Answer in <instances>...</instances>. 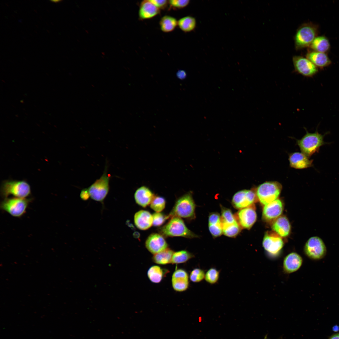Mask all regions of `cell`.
Listing matches in <instances>:
<instances>
[{"label": "cell", "instance_id": "obj_25", "mask_svg": "<svg viewBox=\"0 0 339 339\" xmlns=\"http://www.w3.org/2000/svg\"><path fill=\"white\" fill-rule=\"evenodd\" d=\"M309 47L312 51L326 53L330 50L331 45L329 40L325 36H318L314 40Z\"/></svg>", "mask_w": 339, "mask_h": 339}, {"label": "cell", "instance_id": "obj_35", "mask_svg": "<svg viewBox=\"0 0 339 339\" xmlns=\"http://www.w3.org/2000/svg\"><path fill=\"white\" fill-rule=\"evenodd\" d=\"M204 271L199 268H195L191 272L190 275V280L194 282L201 281L205 277Z\"/></svg>", "mask_w": 339, "mask_h": 339}, {"label": "cell", "instance_id": "obj_3", "mask_svg": "<svg viewBox=\"0 0 339 339\" xmlns=\"http://www.w3.org/2000/svg\"><path fill=\"white\" fill-rule=\"evenodd\" d=\"M0 193L4 199L13 196V197L27 198L31 194L30 185L24 180H6L3 181Z\"/></svg>", "mask_w": 339, "mask_h": 339}, {"label": "cell", "instance_id": "obj_19", "mask_svg": "<svg viewBox=\"0 0 339 339\" xmlns=\"http://www.w3.org/2000/svg\"><path fill=\"white\" fill-rule=\"evenodd\" d=\"M160 9L149 0L143 1L140 5L138 16L141 20L152 18L159 14Z\"/></svg>", "mask_w": 339, "mask_h": 339}, {"label": "cell", "instance_id": "obj_24", "mask_svg": "<svg viewBox=\"0 0 339 339\" xmlns=\"http://www.w3.org/2000/svg\"><path fill=\"white\" fill-rule=\"evenodd\" d=\"M209 231L214 237L220 236L223 233L221 216L216 212L210 213L208 217Z\"/></svg>", "mask_w": 339, "mask_h": 339}, {"label": "cell", "instance_id": "obj_33", "mask_svg": "<svg viewBox=\"0 0 339 339\" xmlns=\"http://www.w3.org/2000/svg\"><path fill=\"white\" fill-rule=\"evenodd\" d=\"M166 201L161 196H155L150 204L151 208L156 212H160L165 208Z\"/></svg>", "mask_w": 339, "mask_h": 339}, {"label": "cell", "instance_id": "obj_14", "mask_svg": "<svg viewBox=\"0 0 339 339\" xmlns=\"http://www.w3.org/2000/svg\"><path fill=\"white\" fill-rule=\"evenodd\" d=\"M283 210L282 201L279 199L265 205L262 212V218L266 222L272 223L280 216Z\"/></svg>", "mask_w": 339, "mask_h": 339}, {"label": "cell", "instance_id": "obj_22", "mask_svg": "<svg viewBox=\"0 0 339 339\" xmlns=\"http://www.w3.org/2000/svg\"><path fill=\"white\" fill-rule=\"evenodd\" d=\"M306 57L310 61L318 68L321 69L329 66L331 62L326 53L313 51H309Z\"/></svg>", "mask_w": 339, "mask_h": 339}, {"label": "cell", "instance_id": "obj_34", "mask_svg": "<svg viewBox=\"0 0 339 339\" xmlns=\"http://www.w3.org/2000/svg\"><path fill=\"white\" fill-rule=\"evenodd\" d=\"M219 272L215 268H211L206 272L205 278L206 281L210 284H214L218 281Z\"/></svg>", "mask_w": 339, "mask_h": 339}, {"label": "cell", "instance_id": "obj_42", "mask_svg": "<svg viewBox=\"0 0 339 339\" xmlns=\"http://www.w3.org/2000/svg\"><path fill=\"white\" fill-rule=\"evenodd\" d=\"M52 1V2H58L59 1H59V0H53H53H52V1Z\"/></svg>", "mask_w": 339, "mask_h": 339}, {"label": "cell", "instance_id": "obj_11", "mask_svg": "<svg viewBox=\"0 0 339 339\" xmlns=\"http://www.w3.org/2000/svg\"><path fill=\"white\" fill-rule=\"evenodd\" d=\"M281 237L274 231H268L265 234L262 245L265 250L272 255L278 254L283 246Z\"/></svg>", "mask_w": 339, "mask_h": 339}, {"label": "cell", "instance_id": "obj_6", "mask_svg": "<svg viewBox=\"0 0 339 339\" xmlns=\"http://www.w3.org/2000/svg\"><path fill=\"white\" fill-rule=\"evenodd\" d=\"M32 201L31 198L8 197L1 202L0 208L13 217L19 218L25 213Z\"/></svg>", "mask_w": 339, "mask_h": 339}, {"label": "cell", "instance_id": "obj_7", "mask_svg": "<svg viewBox=\"0 0 339 339\" xmlns=\"http://www.w3.org/2000/svg\"><path fill=\"white\" fill-rule=\"evenodd\" d=\"M282 189V185L276 181H266L256 188L257 198L265 205L277 199Z\"/></svg>", "mask_w": 339, "mask_h": 339}, {"label": "cell", "instance_id": "obj_23", "mask_svg": "<svg viewBox=\"0 0 339 339\" xmlns=\"http://www.w3.org/2000/svg\"><path fill=\"white\" fill-rule=\"evenodd\" d=\"M272 228L273 231L281 237H285L289 234L291 226L288 218L284 216H280L272 223Z\"/></svg>", "mask_w": 339, "mask_h": 339}, {"label": "cell", "instance_id": "obj_43", "mask_svg": "<svg viewBox=\"0 0 339 339\" xmlns=\"http://www.w3.org/2000/svg\"><path fill=\"white\" fill-rule=\"evenodd\" d=\"M264 339H268V338H267V336H265V337H264Z\"/></svg>", "mask_w": 339, "mask_h": 339}, {"label": "cell", "instance_id": "obj_40", "mask_svg": "<svg viewBox=\"0 0 339 339\" xmlns=\"http://www.w3.org/2000/svg\"><path fill=\"white\" fill-rule=\"evenodd\" d=\"M177 75L178 78H183L186 77V73L185 71L180 70L178 71L177 73Z\"/></svg>", "mask_w": 339, "mask_h": 339}, {"label": "cell", "instance_id": "obj_2", "mask_svg": "<svg viewBox=\"0 0 339 339\" xmlns=\"http://www.w3.org/2000/svg\"><path fill=\"white\" fill-rule=\"evenodd\" d=\"M159 232L164 237H182L191 239L198 237L186 226L181 218L173 217L165 225L160 228Z\"/></svg>", "mask_w": 339, "mask_h": 339}, {"label": "cell", "instance_id": "obj_26", "mask_svg": "<svg viewBox=\"0 0 339 339\" xmlns=\"http://www.w3.org/2000/svg\"><path fill=\"white\" fill-rule=\"evenodd\" d=\"M168 271L158 266H151L147 272V275L150 280L154 283H159L162 280Z\"/></svg>", "mask_w": 339, "mask_h": 339}, {"label": "cell", "instance_id": "obj_41", "mask_svg": "<svg viewBox=\"0 0 339 339\" xmlns=\"http://www.w3.org/2000/svg\"><path fill=\"white\" fill-rule=\"evenodd\" d=\"M328 339H339V333L332 335Z\"/></svg>", "mask_w": 339, "mask_h": 339}, {"label": "cell", "instance_id": "obj_1", "mask_svg": "<svg viewBox=\"0 0 339 339\" xmlns=\"http://www.w3.org/2000/svg\"><path fill=\"white\" fill-rule=\"evenodd\" d=\"M195 208L196 204L192 193L189 192L177 199L167 216L168 219L176 216L191 220L195 218Z\"/></svg>", "mask_w": 339, "mask_h": 339}, {"label": "cell", "instance_id": "obj_5", "mask_svg": "<svg viewBox=\"0 0 339 339\" xmlns=\"http://www.w3.org/2000/svg\"><path fill=\"white\" fill-rule=\"evenodd\" d=\"M306 132L305 135L297 142L302 153L309 157L327 143L324 140L325 135L319 133L317 130L313 133L309 132L306 130Z\"/></svg>", "mask_w": 339, "mask_h": 339}, {"label": "cell", "instance_id": "obj_17", "mask_svg": "<svg viewBox=\"0 0 339 339\" xmlns=\"http://www.w3.org/2000/svg\"><path fill=\"white\" fill-rule=\"evenodd\" d=\"M289 161L291 167L302 169L312 167L313 160L302 153L295 152L289 155Z\"/></svg>", "mask_w": 339, "mask_h": 339}, {"label": "cell", "instance_id": "obj_28", "mask_svg": "<svg viewBox=\"0 0 339 339\" xmlns=\"http://www.w3.org/2000/svg\"><path fill=\"white\" fill-rule=\"evenodd\" d=\"M174 253L173 250L168 248L154 255L152 257L153 261L156 264L162 265L171 263Z\"/></svg>", "mask_w": 339, "mask_h": 339}, {"label": "cell", "instance_id": "obj_29", "mask_svg": "<svg viewBox=\"0 0 339 339\" xmlns=\"http://www.w3.org/2000/svg\"><path fill=\"white\" fill-rule=\"evenodd\" d=\"M159 24L162 31L165 33H168L175 30L178 25V21L173 17L165 15L161 19Z\"/></svg>", "mask_w": 339, "mask_h": 339}, {"label": "cell", "instance_id": "obj_37", "mask_svg": "<svg viewBox=\"0 0 339 339\" xmlns=\"http://www.w3.org/2000/svg\"><path fill=\"white\" fill-rule=\"evenodd\" d=\"M189 0H169L170 8L174 9H180L187 7L190 3Z\"/></svg>", "mask_w": 339, "mask_h": 339}, {"label": "cell", "instance_id": "obj_18", "mask_svg": "<svg viewBox=\"0 0 339 339\" xmlns=\"http://www.w3.org/2000/svg\"><path fill=\"white\" fill-rule=\"evenodd\" d=\"M302 263V258L299 255L295 252L291 253L284 259L283 262L284 270L288 273L294 272L300 267Z\"/></svg>", "mask_w": 339, "mask_h": 339}, {"label": "cell", "instance_id": "obj_32", "mask_svg": "<svg viewBox=\"0 0 339 339\" xmlns=\"http://www.w3.org/2000/svg\"><path fill=\"white\" fill-rule=\"evenodd\" d=\"M222 224H230L238 222L231 210L220 205Z\"/></svg>", "mask_w": 339, "mask_h": 339}, {"label": "cell", "instance_id": "obj_21", "mask_svg": "<svg viewBox=\"0 0 339 339\" xmlns=\"http://www.w3.org/2000/svg\"><path fill=\"white\" fill-rule=\"evenodd\" d=\"M134 223L138 229L145 230L153 225V216L149 212L141 210L136 212L134 217Z\"/></svg>", "mask_w": 339, "mask_h": 339}, {"label": "cell", "instance_id": "obj_38", "mask_svg": "<svg viewBox=\"0 0 339 339\" xmlns=\"http://www.w3.org/2000/svg\"><path fill=\"white\" fill-rule=\"evenodd\" d=\"M157 7L160 9H164L168 4L169 1L167 0H149Z\"/></svg>", "mask_w": 339, "mask_h": 339}, {"label": "cell", "instance_id": "obj_8", "mask_svg": "<svg viewBox=\"0 0 339 339\" xmlns=\"http://www.w3.org/2000/svg\"><path fill=\"white\" fill-rule=\"evenodd\" d=\"M109 180L106 167L101 177L86 188L89 197L94 201L103 203L109 191Z\"/></svg>", "mask_w": 339, "mask_h": 339}, {"label": "cell", "instance_id": "obj_9", "mask_svg": "<svg viewBox=\"0 0 339 339\" xmlns=\"http://www.w3.org/2000/svg\"><path fill=\"white\" fill-rule=\"evenodd\" d=\"M304 252L309 258L313 260H320L326 256L327 250L323 240L318 236L309 238L304 247Z\"/></svg>", "mask_w": 339, "mask_h": 339}, {"label": "cell", "instance_id": "obj_36", "mask_svg": "<svg viewBox=\"0 0 339 339\" xmlns=\"http://www.w3.org/2000/svg\"><path fill=\"white\" fill-rule=\"evenodd\" d=\"M153 225L154 226H159L161 225L168 219L167 216H165L160 212H156L152 215Z\"/></svg>", "mask_w": 339, "mask_h": 339}, {"label": "cell", "instance_id": "obj_13", "mask_svg": "<svg viewBox=\"0 0 339 339\" xmlns=\"http://www.w3.org/2000/svg\"><path fill=\"white\" fill-rule=\"evenodd\" d=\"M256 198V194L253 191L243 190L237 192L234 195L232 203L235 208L241 209L253 204Z\"/></svg>", "mask_w": 339, "mask_h": 339}, {"label": "cell", "instance_id": "obj_15", "mask_svg": "<svg viewBox=\"0 0 339 339\" xmlns=\"http://www.w3.org/2000/svg\"><path fill=\"white\" fill-rule=\"evenodd\" d=\"M145 245L147 250L153 255L168 248V245L164 236L161 234L156 233H152L148 236Z\"/></svg>", "mask_w": 339, "mask_h": 339}, {"label": "cell", "instance_id": "obj_30", "mask_svg": "<svg viewBox=\"0 0 339 339\" xmlns=\"http://www.w3.org/2000/svg\"><path fill=\"white\" fill-rule=\"evenodd\" d=\"M193 257V255L186 250H181L174 252L171 263L173 264L184 263Z\"/></svg>", "mask_w": 339, "mask_h": 339}, {"label": "cell", "instance_id": "obj_4", "mask_svg": "<svg viewBox=\"0 0 339 339\" xmlns=\"http://www.w3.org/2000/svg\"><path fill=\"white\" fill-rule=\"evenodd\" d=\"M319 33L318 25L311 22L302 24L298 28L294 36L295 47L297 50L309 47Z\"/></svg>", "mask_w": 339, "mask_h": 339}, {"label": "cell", "instance_id": "obj_12", "mask_svg": "<svg viewBox=\"0 0 339 339\" xmlns=\"http://www.w3.org/2000/svg\"><path fill=\"white\" fill-rule=\"evenodd\" d=\"M236 219L242 228L249 229L256 222L257 215L254 205H252L240 209L235 216Z\"/></svg>", "mask_w": 339, "mask_h": 339}, {"label": "cell", "instance_id": "obj_39", "mask_svg": "<svg viewBox=\"0 0 339 339\" xmlns=\"http://www.w3.org/2000/svg\"><path fill=\"white\" fill-rule=\"evenodd\" d=\"M80 196L81 199L83 200H86L89 197L86 188L83 189L81 192Z\"/></svg>", "mask_w": 339, "mask_h": 339}, {"label": "cell", "instance_id": "obj_31", "mask_svg": "<svg viewBox=\"0 0 339 339\" xmlns=\"http://www.w3.org/2000/svg\"><path fill=\"white\" fill-rule=\"evenodd\" d=\"M223 233L226 236L236 237L241 231V227L238 222L230 224H222Z\"/></svg>", "mask_w": 339, "mask_h": 339}, {"label": "cell", "instance_id": "obj_10", "mask_svg": "<svg viewBox=\"0 0 339 339\" xmlns=\"http://www.w3.org/2000/svg\"><path fill=\"white\" fill-rule=\"evenodd\" d=\"M294 71L307 77H312L318 72V68L308 59L295 56L292 58Z\"/></svg>", "mask_w": 339, "mask_h": 339}, {"label": "cell", "instance_id": "obj_27", "mask_svg": "<svg viewBox=\"0 0 339 339\" xmlns=\"http://www.w3.org/2000/svg\"><path fill=\"white\" fill-rule=\"evenodd\" d=\"M178 25L184 32H190L195 29L196 26V19L192 16H186L178 21Z\"/></svg>", "mask_w": 339, "mask_h": 339}, {"label": "cell", "instance_id": "obj_20", "mask_svg": "<svg viewBox=\"0 0 339 339\" xmlns=\"http://www.w3.org/2000/svg\"><path fill=\"white\" fill-rule=\"evenodd\" d=\"M155 196L149 189L144 186L137 189L134 195L136 203L144 207L150 204Z\"/></svg>", "mask_w": 339, "mask_h": 339}, {"label": "cell", "instance_id": "obj_16", "mask_svg": "<svg viewBox=\"0 0 339 339\" xmlns=\"http://www.w3.org/2000/svg\"><path fill=\"white\" fill-rule=\"evenodd\" d=\"M174 289L177 292H183L188 288L189 284L188 273L184 270L179 269L173 272L171 279Z\"/></svg>", "mask_w": 339, "mask_h": 339}]
</instances>
